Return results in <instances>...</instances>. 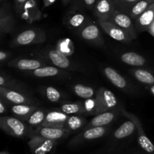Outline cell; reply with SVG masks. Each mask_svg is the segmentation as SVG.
<instances>
[{
  "mask_svg": "<svg viewBox=\"0 0 154 154\" xmlns=\"http://www.w3.org/2000/svg\"><path fill=\"white\" fill-rule=\"evenodd\" d=\"M8 65L11 67H14L21 70L33 71L43 66L44 63L37 59L21 58L10 60L8 63Z\"/></svg>",
  "mask_w": 154,
  "mask_h": 154,
  "instance_id": "obj_16",
  "label": "cell"
},
{
  "mask_svg": "<svg viewBox=\"0 0 154 154\" xmlns=\"http://www.w3.org/2000/svg\"><path fill=\"white\" fill-rule=\"evenodd\" d=\"M103 72L107 79L117 88L120 89H124L127 87V81L117 70L109 66H107L103 69Z\"/></svg>",
  "mask_w": 154,
  "mask_h": 154,
  "instance_id": "obj_19",
  "label": "cell"
},
{
  "mask_svg": "<svg viewBox=\"0 0 154 154\" xmlns=\"http://www.w3.org/2000/svg\"><path fill=\"white\" fill-rule=\"evenodd\" d=\"M21 17L27 23L31 24L40 19L41 13L36 8L35 4L32 1H29L26 3L23 11L21 12Z\"/></svg>",
  "mask_w": 154,
  "mask_h": 154,
  "instance_id": "obj_20",
  "label": "cell"
},
{
  "mask_svg": "<svg viewBox=\"0 0 154 154\" xmlns=\"http://www.w3.org/2000/svg\"><path fill=\"white\" fill-rule=\"evenodd\" d=\"M9 55H10V54L8 52H7V51H0V61H1V63L6 61V60L8 58Z\"/></svg>",
  "mask_w": 154,
  "mask_h": 154,
  "instance_id": "obj_36",
  "label": "cell"
},
{
  "mask_svg": "<svg viewBox=\"0 0 154 154\" xmlns=\"http://www.w3.org/2000/svg\"><path fill=\"white\" fill-rule=\"evenodd\" d=\"M14 27L15 21L13 17L2 11L0 14V35L3 36L11 33L14 29Z\"/></svg>",
  "mask_w": 154,
  "mask_h": 154,
  "instance_id": "obj_22",
  "label": "cell"
},
{
  "mask_svg": "<svg viewBox=\"0 0 154 154\" xmlns=\"http://www.w3.org/2000/svg\"><path fill=\"white\" fill-rule=\"evenodd\" d=\"M0 128L5 133L15 137H23L28 134L32 135L23 120L12 116H2L0 118Z\"/></svg>",
  "mask_w": 154,
  "mask_h": 154,
  "instance_id": "obj_1",
  "label": "cell"
},
{
  "mask_svg": "<svg viewBox=\"0 0 154 154\" xmlns=\"http://www.w3.org/2000/svg\"><path fill=\"white\" fill-rule=\"evenodd\" d=\"M154 1L152 0H140L138 1L129 11V15L133 21L138 18Z\"/></svg>",
  "mask_w": 154,
  "mask_h": 154,
  "instance_id": "obj_27",
  "label": "cell"
},
{
  "mask_svg": "<svg viewBox=\"0 0 154 154\" xmlns=\"http://www.w3.org/2000/svg\"><path fill=\"white\" fill-rule=\"evenodd\" d=\"M61 72L60 68L57 66H42L32 71V74L36 77L45 78V77H52L58 75Z\"/></svg>",
  "mask_w": 154,
  "mask_h": 154,
  "instance_id": "obj_26",
  "label": "cell"
},
{
  "mask_svg": "<svg viewBox=\"0 0 154 154\" xmlns=\"http://www.w3.org/2000/svg\"><path fill=\"white\" fill-rule=\"evenodd\" d=\"M57 49H58L60 52L64 54L67 57L72 55L75 51L73 42L69 39H63L59 40Z\"/></svg>",
  "mask_w": 154,
  "mask_h": 154,
  "instance_id": "obj_31",
  "label": "cell"
},
{
  "mask_svg": "<svg viewBox=\"0 0 154 154\" xmlns=\"http://www.w3.org/2000/svg\"><path fill=\"white\" fill-rule=\"evenodd\" d=\"M69 133H70V131L69 130L66 129V128H52V127L38 126L36 128V130H35L33 134L42 136V137H45V138L50 139V140H57L67 136Z\"/></svg>",
  "mask_w": 154,
  "mask_h": 154,
  "instance_id": "obj_14",
  "label": "cell"
},
{
  "mask_svg": "<svg viewBox=\"0 0 154 154\" xmlns=\"http://www.w3.org/2000/svg\"><path fill=\"white\" fill-rule=\"evenodd\" d=\"M80 36L84 40L93 42L95 44H102V37L99 27L94 23H87L79 31Z\"/></svg>",
  "mask_w": 154,
  "mask_h": 154,
  "instance_id": "obj_11",
  "label": "cell"
},
{
  "mask_svg": "<svg viewBox=\"0 0 154 154\" xmlns=\"http://www.w3.org/2000/svg\"><path fill=\"white\" fill-rule=\"evenodd\" d=\"M116 116H117V111L114 110L97 114L86 125V126L84 127V130L95 128V127L106 126L114 120Z\"/></svg>",
  "mask_w": 154,
  "mask_h": 154,
  "instance_id": "obj_15",
  "label": "cell"
},
{
  "mask_svg": "<svg viewBox=\"0 0 154 154\" xmlns=\"http://www.w3.org/2000/svg\"><path fill=\"white\" fill-rule=\"evenodd\" d=\"M154 21V2L134 21L138 33L147 31Z\"/></svg>",
  "mask_w": 154,
  "mask_h": 154,
  "instance_id": "obj_12",
  "label": "cell"
},
{
  "mask_svg": "<svg viewBox=\"0 0 154 154\" xmlns=\"http://www.w3.org/2000/svg\"><path fill=\"white\" fill-rule=\"evenodd\" d=\"M86 123V119L78 116H69V119L66 123V129L69 131H77L84 126Z\"/></svg>",
  "mask_w": 154,
  "mask_h": 154,
  "instance_id": "obj_29",
  "label": "cell"
},
{
  "mask_svg": "<svg viewBox=\"0 0 154 154\" xmlns=\"http://www.w3.org/2000/svg\"><path fill=\"white\" fill-rule=\"evenodd\" d=\"M84 2L86 3V5L88 7L92 8L93 6V5L95 4V2H96V0H84Z\"/></svg>",
  "mask_w": 154,
  "mask_h": 154,
  "instance_id": "obj_38",
  "label": "cell"
},
{
  "mask_svg": "<svg viewBox=\"0 0 154 154\" xmlns=\"http://www.w3.org/2000/svg\"><path fill=\"white\" fill-rule=\"evenodd\" d=\"M152 1H154V0H152Z\"/></svg>",
  "mask_w": 154,
  "mask_h": 154,
  "instance_id": "obj_43",
  "label": "cell"
},
{
  "mask_svg": "<svg viewBox=\"0 0 154 154\" xmlns=\"http://www.w3.org/2000/svg\"><path fill=\"white\" fill-rule=\"evenodd\" d=\"M63 1L64 2V3H65V4H66V3H67V2L69 1V0H63Z\"/></svg>",
  "mask_w": 154,
  "mask_h": 154,
  "instance_id": "obj_42",
  "label": "cell"
},
{
  "mask_svg": "<svg viewBox=\"0 0 154 154\" xmlns=\"http://www.w3.org/2000/svg\"><path fill=\"white\" fill-rule=\"evenodd\" d=\"M0 154H10V153H8V152H5V151H3V152H2Z\"/></svg>",
  "mask_w": 154,
  "mask_h": 154,
  "instance_id": "obj_41",
  "label": "cell"
},
{
  "mask_svg": "<svg viewBox=\"0 0 154 154\" xmlns=\"http://www.w3.org/2000/svg\"><path fill=\"white\" fill-rule=\"evenodd\" d=\"M26 2L27 0H16V9L18 13H21L23 11V9Z\"/></svg>",
  "mask_w": 154,
  "mask_h": 154,
  "instance_id": "obj_35",
  "label": "cell"
},
{
  "mask_svg": "<svg viewBox=\"0 0 154 154\" xmlns=\"http://www.w3.org/2000/svg\"><path fill=\"white\" fill-rule=\"evenodd\" d=\"M135 129H136V127L132 121H126L114 131V137L117 140L123 139L131 135L135 131Z\"/></svg>",
  "mask_w": 154,
  "mask_h": 154,
  "instance_id": "obj_24",
  "label": "cell"
},
{
  "mask_svg": "<svg viewBox=\"0 0 154 154\" xmlns=\"http://www.w3.org/2000/svg\"><path fill=\"white\" fill-rule=\"evenodd\" d=\"M140 0H114L116 8L129 14L132 8Z\"/></svg>",
  "mask_w": 154,
  "mask_h": 154,
  "instance_id": "obj_33",
  "label": "cell"
},
{
  "mask_svg": "<svg viewBox=\"0 0 154 154\" xmlns=\"http://www.w3.org/2000/svg\"><path fill=\"white\" fill-rule=\"evenodd\" d=\"M116 9L113 0H99L95 7V14L98 20L108 21Z\"/></svg>",
  "mask_w": 154,
  "mask_h": 154,
  "instance_id": "obj_13",
  "label": "cell"
},
{
  "mask_svg": "<svg viewBox=\"0 0 154 154\" xmlns=\"http://www.w3.org/2000/svg\"><path fill=\"white\" fill-rule=\"evenodd\" d=\"M0 97L4 101L13 104H28L34 105L35 101L20 91L5 87H0Z\"/></svg>",
  "mask_w": 154,
  "mask_h": 154,
  "instance_id": "obj_7",
  "label": "cell"
},
{
  "mask_svg": "<svg viewBox=\"0 0 154 154\" xmlns=\"http://www.w3.org/2000/svg\"><path fill=\"white\" fill-rule=\"evenodd\" d=\"M134 78L142 84L154 85V75L150 71L144 69H134L131 70Z\"/></svg>",
  "mask_w": 154,
  "mask_h": 154,
  "instance_id": "obj_23",
  "label": "cell"
},
{
  "mask_svg": "<svg viewBox=\"0 0 154 154\" xmlns=\"http://www.w3.org/2000/svg\"><path fill=\"white\" fill-rule=\"evenodd\" d=\"M47 36L45 30L39 28H31L21 32L14 39V46H26L45 42Z\"/></svg>",
  "mask_w": 154,
  "mask_h": 154,
  "instance_id": "obj_3",
  "label": "cell"
},
{
  "mask_svg": "<svg viewBox=\"0 0 154 154\" xmlns=\"http://www.w3.org/2000/svg\"><path fill=\"white\" fill-rule=\"evenodd\" d=\"M149 91H150L152 95H154V85H152L150 87H149Z\"/></svg>",
  "mask_w": 154,
  "mask_h": 154,
  "instance_id": "obj_40",
  "label": "cell"
},
{
  "mask_svg": "<svg viewBox=\"0 0 154 154\" xmlns=\"http://www.w3.org/2000/svg\"><path fill=\"white\" fill-rule=\"evenodd\" d=\"M44 92H45L47 99L51 102H58L62 97L61 92L52 86H48V87L45 88L44 89Z\"/></svg>",
  "mask_w": 154,
  "mask_h": 154,
  "instance_id": "obj_34",
  "label": "cell"
},
{
  "mask_svg": "<svg viewBox=\"0 0 154 154\" xmlns=\"http://www.w3.org/2000/svg\"><path fill=\"white\" fill-rule=\"evenodd\" d=\"M121 111L123 116H126V117L128 118L129 119H130V120L132 121V122H134V124H135L137 131H138V141L139 145L141 146V147L142 148L144 151L148 152V153H152V152H153V143H152L151 140L149 139V137L147 136L144 130L143 129L142 125H141V122H140V120L138 119V118L137 117V116H135L133 113L126 111V110H124L123 108H122Z\"/></svg>",
  "mask_w": 154,
  "mask_h": 154,
  "instance_id": "obj_5",
  "label": "cell"
},
{
  "mask_svg": "<svg viewBox=\"0 0 154 154\" xmlns=\"http://www.w3.org/2000/svg\"><path fill=\"white\" fill-rule=\"evenodd\" d=\"M7 110V107H6L5 104V101L2 98L0 99V113L1 114H4Z\"/></svg>",
  "mask_w": 154,
  "mask_h": 154,
  "instance_id": "obj_37",
  "label": "cell"
},
{
  "mask_svg": "<svg viewBox=\"0 0 154 154\" xmlns=\"http://www.w3.org/2000/svg\"><path fill=\"white\" fill-rule=\"evenodd\" d=\"M86 24H87L86 17L81 13L72 15L68 21V24L69 25V27H72V28L79 29V30H81Z\"/></svg>",
  "mask_w": 154,
  "mask_h": 154,
  "instance_id": "obj_32",
  "label": "cell"
},
{
  "mask_svg": "<svg viewBox=\"0 0 154 154\" xmlns=\"http://www.w3.org/2000/svg\"><path fill=\"white\" fill-rule=\"evenodd\" d=\"M69 118V115L66 114L60 110H53V111L48 112L45 121L40 126L66 128L65 126Z\"/></svg>",
  "mask_w": 154,
  "mask_h": 154,
  "instance_id": "obj_10",
  "label": "cell"
},
{
  "mask_svg": "<svg viewBox=\"0 0 154 154\" xmlns=\"http://www.w3.org/2000/svg\"><path fill=\"white\" fill-rule=\"evenodd\" d=\"M47 55L54 66L60 69H68L72 66L67 56L60 52L58 49L50 50L47 52Z\"/></svg>",
  "mask_w": 154,
  "mask_h": 154,
  "instance_id": "obj_17",
  "label": "cell"
},
{
  "mask_svg": "<svg viewBox=\"0 0 154 154\" xmlns=\"http://www.w3.org/2000/svg\"><path fill=\"white\" fill-rule=\"evenodd\" d=\"M117 105V99L111 91L102 87L96 91L93 113L96 115L114 110Z\"/></svg>",
  "mask_w": 154,
  "mask_h": 154,
  "instance_id": "obj_2",
  "label": "cell"
},
{
  "mask_svg": "<svg viewBox=\"0 0 154 154\" xmlns=\"http://www.w3.org/2000/svg\"><path fill=\"white\" fill-rule=\"evenodd\" d=\"M120 60L129 66H142L146 63V59L143 56L132 51L123 53L120 56Z\"/></svg>",
  "mask_w": 154,
  "mask_h": 154,
  "instance_id": "obj_21",
  "label": "cell"
},
{
  "mask_svg": "<svg viewBox=\"0 0 154 154\" xmlns=\"http://www.w3.org/2000/svg\"><path fill=\"white\" fill-rule=\"evenodd\" d=\"M108 128L103 127H95V128H88L84 130L82 133L77 135L69 142V145H76L78 143H83L87 140H94V139L100 138L106 134Z\"/></svg>",
  "mask_w": 154,
  "mask_h": 154,
  "instance_id": "obj_9",
  "label": "cell"
},
{
  "mask_svg": "<svg viewBox=\"0 0 154 154\" xmlns=\"http://www.w3.org/2000/svg\"><path fill=\"white\" fill-rule=\"evenodd\" d=\"M148 32L150 33V35H152V36H153L154 37V21H153V24H152V25L150 26V29H149Z\"/></svg>",
  "mask_w": 154,
  "mask_h": 154,
  "instance_id": "obj_39",
  "label": "cell"
},
{
  "mask_svg": "<svg viewBox=\"0 0 154 154\" xmlns=\"http://www.w3.org/2000/svg\"><path fill=\"white\" fill-rule=\"evenodd\" d=\"M98 23L101 28L114 40L123 43H129L132 41V39L126 32L114 23L101 20H98Z\"/></svg>",
  "mask_w": 154,
  "mask_h": 154,
  "instance_id": "obj_6",
  "label": "cell"
},
{
  "mask_svg": "<svg viewBox=\"0 0 154 154\" xmlns=\"http://www.w3.org/2000/svg\"><path fill=\"white\" fill-rule=\"evenodd\" d=\"M57 144V140L45 138L42 136L32 134L28 145L33 154H47Z\"/></svg>",
  "mask_w": 154,
  "mask_h": 154,
  "instance_id": "obj_8",
  "label": "cell"
},
{
  "mask_svg": "<svg viewBox=\"0 0 154 154\" xmlns=\"http://www.w3.org/2000/svg\"><path fill=\"white\" fill-rule=\"evenodd\" d=\"M73 91L77 96L84 99H90L95 95V90L93 88L82 84H76L74 85Z\"/></svg>",
  "mask_w": 154,
  "mask_h": 154,
  "instance_id": "obj_28",
  "label": "cell"
},
{
  "mask_svg": "<svg viewBox=\"0 0 154 154\" xmlns=\"http://www.w3.org/2000/svg\"><path fill=\"white\" fill-rule=\"evenodd\" d=\"M108 21L114 23L116 25L123 29L125 32H126L129 35L132 40L138 38V33L135 28V22L127 14L116 9L115 11L111 15Z\"/></svg>",
  "mask_w": 154,
  "mask_h": 154,
  "instance_id": "obj_4",
  "label": "cell"
},
{
  "mask_svg": "<svg viewBox=\"0 0 154 154\" xmlns=\"http://www.w3.org/2000/svg\"><path fill=\"white\" fill-rule=\"evenodd\" d=\"M36 110L38 107L35 105L28 104H14L11 107V112L13 115L23 121H26Z\"/></svg>",
  "mask_w": 154,
  "mask_h": 154,
  "instance_id": "obj_18",
  "label": "cell"
},
{
  "mask_svg": "<svg viewBox=\"0 0 154 154\" xmlns=\"http://www.w3.org/2000/svg\"><path fill=\"white\" fill-rule=\"evenodd\" d=\"M47 113L43 110H36L26 122L32 126H40L44 122Z\"/></svg>",
  "mask_w": 154,
  "mask_h": 154,
  "instance_id": "obj_30",
  "label": "cell"
},
{
  "mask_svg": "<svg viewBox=\"0 0 154 154\" xmlns=\"http://www.w3.org/2000/svg\"><path fill=\"white\" fill-rule=\"evenodd\" d=\"M60 111L67 115L84 113L87 111L86 105L82 101H77L74 103H66L63 104L60 108Z\"/></svg>",
  "mask_w": 154,
  "mask_h": 154,
  "instance_id": "obj_25",
  "label": "cell"
}]
</instances>
